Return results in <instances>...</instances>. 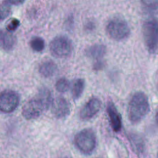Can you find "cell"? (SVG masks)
<instances>
[{
	"mask_svg": "<svg viewBox=\"0 0 158 158\" xmlns=\"http://www.w3.org/2000/svg\"><path fill=\"white\" fill-rule=\"evenodd\" d=\"M150 110L149 99L147 95L138 91L131 96L128 106V118L132 123L141 121L148 114Z\"/></svg>",
	"mask_w": 158,
	"mask_h": 158,
	"instance_id": "obj_1",
	"label": "cell"
},
{
	"mask_svg": "<svg viewBox=\"0 0 158 158\" xmlns=\"http://www.w3.org/2000/svg\"><path fill=\"white\" fill-rule=\"evenodd\" d=\"M142 33L147 49L150 53H154L158 47V20H146L143 25Z\"/></svg>",
	"mask_w": 158,
	"mask_h": 158,
	"instance_id": "obj_2",
	"label": "cell"
},
{
	"mask_svg": "<svg viewBox=\"0 0 158 158\" xmlns=\"http://www.w3.org/2000/svg\"><path fill=\"white\" fill-rule=\"evenodd\" d=\"M74 143L77 149L82 153L90 154L96 148V135L91 129H83L75 136Z\"/></svg>",
	"mask_w": 158,
	"mask_h": 158,
	"instance_id": "obj_3",
	"label": "cell"
},
{
	"mask_svg": "<svg viewBox=\"0 0 158 158\" xmlns=\"http://www.w3.org/2000/svg\"><path fill=\"white\" fill-rule=\"evenodd\" d=\"M106 31L110 37L115 40L125 39L130 33L128 23L120 18L112 19L107 25Z\"/></svg>",
	"mask_w": 158,
	"mask_h": 158,
	"instance_id": "obj_4",
	"label": "cell"
},
{
	"mask_svg": "<svg viewBox=\"0 0 158 158\" xmlns=\"http://www.w3.org/2000/svg\"><path fill=\"white\" fill-rule=\"evenodd\" d=\"M49 49L52 55L54 57L64 58L71 54L72 46L69 38L64 36H58L51 41Z\"/></svg>",
	"mask_w": 158,
	"mask_h": 158,
	"instance_id": "obj_5",
	"label": "cell"
},
{
	"mask_svg": "<svg viewBox=\"0 0 158 158\" xmlns=\"http://www.w3.org/2000/svg\"><path fill=\"white\" fill-rule=\"evenodd\" d=\"M46 110L41 101L36 96L28 101L23 106L22 115L27 120L35 119Z\"/></svg>",
	"mask_w": 158,
	"mask_h": 158,
	"instance_id": "obj_6",
	"label": "cell"
},
{
	"mask_svg": "<svg viewBox=\"0 0 158 158\" xmlns=\"http://www.w3.org/2000/svg\"><path fill=\"white\" fill-rule=\"evenodd\" d=\"M19 96L14 91L5 90L0 93V111L5 113L13 112L19 104Z\"/></svg>",
	"mask_w": 158,
	"mask_h": 158,
	"instance_id": "obj_7",
	"label": "cell"
},
{
	"mask_svg": "<svg viewBox=\"0 0 158 158\" xmlns=\"http://www.w3.org/2000/svg\"><path fill=\"white\" fill-rule=\"evenodd\" d=\"M51 112L57 118H65L70 114L71 106L70 102L63 97H58L52 101Z\"/></svg>",
	"mask_w": 158,
	"mask_h": 158,
	"instance_id": "obj_8",
	"label": "cell"
},
{
	"mask_svg": "<svg viewBox=\"0 0 158 158\" xmlns=\"http://www.w3.org/2000/svg\"><path fill=\"white\" fill-rule=\"evenodd\" d=\"M101 102L96 97L89 99L80 112V117L82 120H89L93 118L99 111Z\"/></svg>",
	"mask_w": 158,
	"mask_h": 158,
	"instance_id": "obj_9",
	"label": "cell"
},
{
	"mask_svg": "<svg viewBox=\"0 0 158 158\" xmlns=\"http://www.w3.org/2000/svg\"><path fill=\"white\" fill-rule=\"evenodd\" d=\"M107 113L112 130L115 132L120 131L122 127V117L115 104L112 101H109L107 103Z\"/></svg>",
	"mask_w": 158,
	"mask_h": 158,
	"instance_id": "obj_10",
	"label": "cell"
},
{
	"mask_svg": "<svg viewBox=\"0 0 158 158\" xmlns=\"http://www.w3.org/2000/svg\"><path fill=\"white\" fill-rule=\"evenodd\" d=\"M17 39L15 36L9 31L0 30V47L9 51L14 49L16 44Z\"/></svg>",
	"mask_w": 158,
	"mask_h": 158,
	"instance_id": "obj_11",
	"label": "cell"
},
{
	"mask_svg": "<svg viewBox=\"0 0 158 158\" xmlns=\"http://www.w3.org/2000/svg\"><path fill=\"white\" fill-rule=\"evenodd\" d=\"M57 65L51 60H44L39 66L40 73L46 78L53 76L57 72Z\"/></svg>",
	"mask_w": 158,
	"mask_h": 158,
	"instance_id": "obj_12",
	"label": "cell"
},
{
	"mask_svg": "<svg viewBox=\"0 0 158 158\" xmlns=\"http://www.w3.org/2000/svg\"><path fill=\"white\" fill-rule=\"evenodd\" d=\"M106 52V46L103 44H94L88 47L85 50V54L86 56L95 59L96 60H101L102 57Z\"/></svg>",
	"mask_w": 158,
	"mask_h": 158,
	"instance_id": "obj_13",
	"label": "cell"
},
{
	"mask_svg": "<svg viewBox=\"0 0 158 158\" xmlns=\"http://www.w3.org/2000/svg\"><path fill=\"white\" fill-rule=\"evenodd\" d=\"M128 139L136 153L138 154H143L144 151V142L142 138L136 134L130 133L128 135Z\"/></svg>",
	"mask_w": 158,
	"mask_h": 158,
	"instance_id": "obj_14",
	"label": "cell"
},
{
	"mask_svg": "<svg viewBox=\"0 0 158 158\" xmlns=\"http://www.w3.org/2000/svg\"><path fill=\"white\" fill-rule=\"evenodd\" d=\"M36 96L41 101L46 110H47L51 106L52 102V94L51 91L48 88L45 87L41 88L38 92Z\"/></svg>",
	"mask_w": 158,
	"mask_h": 158,
	"instance_id": "obj_15",
	"label": "cell"
},
{
	"mask_svg": "<svg viewBox=\"0 0 158 158\" xmlns=\"http://www.w3.org/2000/svg\"><path fill=\"white\" fill-rule=\"evenodd\" d=\"M85 86V81L83 78L76 79L72 86V97L74 100H77L81 96Z\"/></svg>",
	"mask_w": 158,
	"mask_h": 158,
	"instance_id": "obj_16",
	"label": "cell"
},
{
	"mask_svg": "<svg viewBox=\"0 0 158 158\" xmlns=\"http://www.w3.org/2000/svg\"><path fill=\"white\" fill-rule=\"evenodd\" d=\"M30 47L36 52H41L44 48V41L39 36H35L30 41Z\"/></svg>",
	"mask_w": 158,
	"mask_h": 158,
	"instance_id": "obj_17",
	"label": "cell"
},
{
	"mask_svg": "<svg viewBox=\"0 0 158 158\" xmlns=\"http://www.w3.org/2000/svg\"><path fill=\"white\" fill-rule=\"evenodd\" d=\"M70 88V82L65 78L59 79L56 83V89L60 93H65L69 90Z\"/></svg>",
	"mask_w": 158,
	"mask_h": 158,
	"instance_id": "obj_18",
	"label": "cell"
},
{
	"mask_svg": "<svg viewBox=\"0 0 158 158\" xmlns=\"http://www.w3.org/2000/svg\"><path fill=\"white\" fill-rule=\"evenodd\" d=\"M11 10L9 4L4 2L0 4V21L6 19L10 14Z\"/></svg>",
	"mask_w": 158,
	"mask_h": 158,
	"instance_id": "obj_19",
	"label": "cell"
},
{
	"mask_svg": "<svg viewBox=\"0 0 158 158\" xmlns=\"http://www.w3.org/2000/svg\"><path fill=\"white\" fill-rule=\"evenodd\" d=\"M20 25V21L17 19H13L6 26V29L9 31L15 30Z\"/></svg>",
	"mask_w": 158,
	"mask_h": 158,
	"instance_id": "obj_20",
	"label": "cell"
},
{
	"mask_svg": "<svg viewBox=\"0 0 158 158\" xmlns=\"http://www.w3.org/2000/svg\"><path fill=\"white\" fill-rule=\"evenodd\" d=\"M141 2L149 8L155 9L158 7V0H141Z\"/></svg>",
	"mask_w": 158,
	"mask_h": 158,
	"instance_id": "obj_21",
	"label": "cell"
},
{
	"mask_svg": "<svg viewBox=\"0 0 158 158\" xmlns=\"http://www.w3.org/2000/svg\"><path fill=\"white\" fill-rule=\"evenodd\" d=\"M104 65V63L102 60H98L95 62V63L93 65V69L95 70H99L102 69V67Z\"/></svg>",
	"mask_w": 158,
	"mask_h": 158,
	"instance_id": "obj_22",
	"label": "cell"
},
{
	"mask_svg": "<svg viewBox=\"0 0 158 158\" xmlns=\"http://www.w3.org/2000/svg\"><path fill=\"white\" fill-rule=\"evenodd\" d=\"M25 0H6L4 2L9 4H15V5H19L20 4H22Z\"/></svg>",
	"mask_w": 158,
	"mask_h": 158,
	"instance_id": "obj_23",
	"label": "cell"
},
{
	"mask_svg": "<svg viewBox=\"0 0 158 158\" xmlns=\"http://www.w3.org/2000/svg\"><path fill=\"white\" fill-rule=\"evenodd\" d=\"M155 118H156V121L157 123L158 124V111L156 112V117H155Z\"/></svg>",
	"mask_w": 158,
	"mask_h": 158,
	"instance_id": "obj_24",
	"label": "cell"
},
{
	"mask_svg": "<svg viewBox=\"0 0 158 158\" xmlns=\"http://www.w3.org/2000/svg\"><path fill=\"white\" fill-rule=\"evenodd\" d=\"M65 158H67V157H65Z\"/></svg>",
	"mask_w": 158,
	"mask_h": 158,
	"instance_id": "obj_25",
	"label": "cell"
}]
</instances>
